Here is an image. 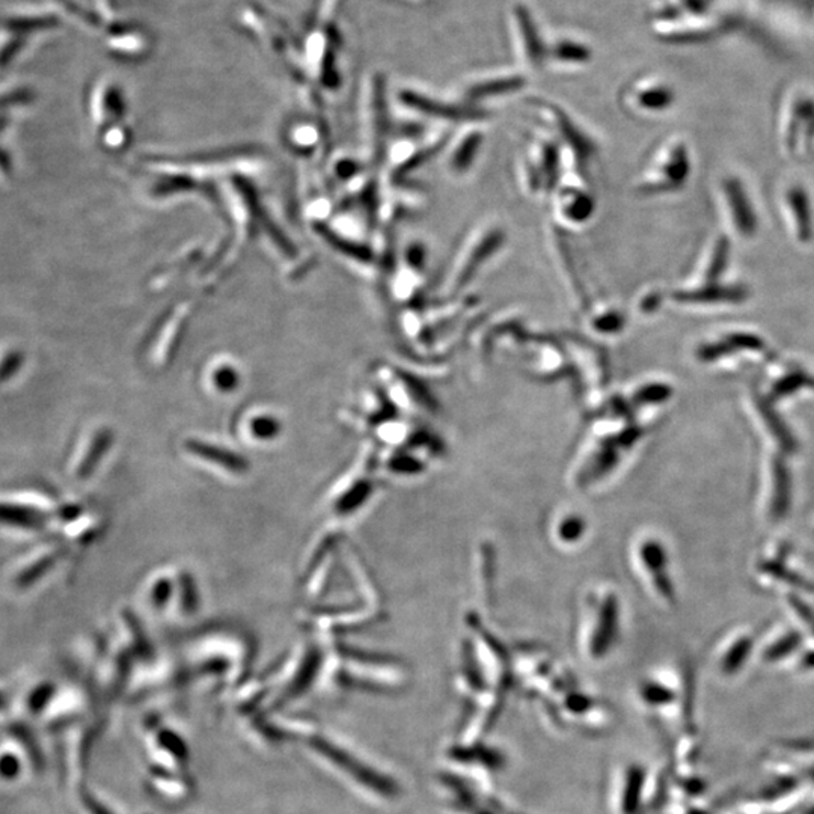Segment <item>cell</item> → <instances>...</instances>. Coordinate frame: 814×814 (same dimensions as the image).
<instances>
[{"label":"cell","mask_w":814,"mask_h":814,"mask_svg":"<svg viewBox=\"0 0 814 814\" xmlns=\"http://www.w3.org/2000/svg\"><path fill=\"white\" fill-rule=\"evenodd\" d=\"M504 233L494 223H484L474 228L466 235L454 260L448 267L446 278L441 284L443 299H453L459 292L470 283L472 276L477 274L479 268L488 262L492 255L503 246Z\"/></svg>","instance_id":"6da1fadb"},{"label":"cell","mask_w":814,"mask_h":814,"mask_svg":"<svg viewBox=\"0 0 814 814\" xmlns=\"http://www.w3.org/2000/svg\"><path fill=\"white\" fill-rule=\"evenodd\" d=\"M240 22L267 51L274 52L279 58L299 61L295 38L290 30L285 28L274 15L268 14L258 6H248L240 12Z\"/></svg>","instance_id":"7a4b0ae2"},{"label":"cell","mask_w":814,"mask_h":814,"mask_svg":"<svg viewBox=\"0 0 814 814\" xmlns=\"http://www.w3.org/2000/svg\"><path fill=\"white\" fill-rule=\"evenodd\" d=\"M553 213L563 226H584L594 213L592 195L580 183L559 182L553 189Z\"/></svg>","instance_id":"3957f363"},{"label":"cell","mask_w":814,"mask_h":814,"mask_svg":"<svg viewBox=\"0 0 814 814\" xmlns=\"http://www.w3.org/2000/svg\"><path fill=\"white\" fill-rule=\"evenodd\" d=\"M483 132L477 125H468L450 140L446 161L451 174L462 175L470 170L483 144Z\"/></svg>","instance_id":"277c9868"},{"label":"cell","mask_w":814,"mask_h":814,"mask_svg":"<svg viewBox=\"0 0 814 814\" xmlns=\"http://www.w3.org/2000/svg\"><path fill=\"white\" fill-rule=\"evenodd\" d=\"M403 101H406L407 106L417 109L422 113H429V117L439 118V120L446 121H479V112L472 111V109L460 108V106H451L446 103H439L437 100L427 99L421 94L406 92L403 96Z\"/></svg>","instance_id":"5b68a950"},{"label":"cell","mask_w":814,"mask_h":814,"mask_svg":"<svg viewBox=\"0 0 814 814\" xmlns=\"http://www.w3.org/2000/svg\"><path fill=\"white\" fill-rule=\"evenodd\" d=\"M551 250L553 262H556L560 274H563L565 288H568L570 295H573L572 297L575 304L584 305V290H582L580 276L576 275L575 263H572V260H570L568 244L557 233L552 234Z\"/></svg>","instance_id":"8992f818"},{"label":"cell","mask_w":814,"mask_h":814,"mask_svg":"<svg viewBox=\"0 0 814 814\" xmlns=\"http://www.w3.org/2000/svg\"><path fill=\"white\" fill-rule=\"evenodd\" d=\"M587 309V328L596 336H617L625 328V317L614 305L600 304L597 307Z\"/></svg>","instance_id":"52a82bcc"},{"label":"cell","mask_w":814,"mask_h":814,"mask_svg":"<svg viewBox=\"0 0 814 814\" xmlns=\"http://www.w3.org/2000/svg\"><path fill=\"white\" fill-rule=\"evenodd\" d=\"M522 77L515 75L495 76L491 77V79L484 77L482 80L472 81L470 88L466 89V97L470 100H482L486 99V97L510 92L512 89L522 87Z\"/></svg>","instance_id":"ba28073f"},{"label":"cell","mask_w":814,"mask_h":814,"mask_svg":"<svg viewBox=\"0 0 814 814\" xmlns=\"http://www.w3.org/2000/svg\"><path fill=\"white\" fill-rule=\"evenodd\" d=\"M626 101H629V106L640 111H659L663 106H667L669 101V94L663 91L661 88L646 87L645 84L635 85L629 89Z\"/></svg>","instance_id":"9c48e42d"},{"label":"cell","mask_w":814,"mask_h":814,"mask_svg":"<svg viewBox=\"0 0 814 814\" xmlns=\"http://www.w3.org/2000/svg\"><path fill=\"white\" fill-rule=\"evenodd\" d=\"M585 532L584 520L580 516L572 515L565 516L557 522L556 536L557 539L561 540V543L572 544L576 543L582 539Z\"/></svg>","instance_id":"30bf717a"},{"label":"cell","mask_w":814,"mask_h":814,"mask_svg":"<svg viewBox=\"0 0 814 814\" xmlns=\"http://www.w3.org/2000/svg\"><path fill=\"white\" fill-rule=\"evenodd\" d=\"M120 31L121 32L117 35V38H112V44L117 52L141 53L144 51L146 47V40L145 36L142 35V32L129 30V28H124V30Z\"/></svg>","instance_id":"8fae6325"},{"label":"cell","mask_w":814,"mask_h":814,"mask_svg":"<svg viewBox=\"0 0 814 814\" xmlns=\"http://www.w3.org/2000/svg\"><path fill=\"white\" fill-rule=\"evenodd\" d=\"M23 362L24 353L20 352V350H12V352L8 353L2 362H0V385L14 376L22 369Z\"/></svg>","instance_id":"7c38bea8"},{"label":"cell","mask_w":814,"mask_h":814,"mask_svg":"<svg viewBox=\"0 0 814 814\" xmlns=\"http://www.w3.org/2000/svg\"><path fill=\"white\" fill-rule=\"evenodd\" d=\"M0 519L8 520V522L19 525H34L40 522L38 516L31 515V513L24 510H18V508H0Z\"/></svg>","instance_id":"4fadbf2b"},{"label":"cell","mask_w":814,"mask_h":814,"mask_svg":"<svg viewBox=\"0 0 814 814\" xmlns=\"http://www.w3.org/2000/svg\"><path fill=\"white\" fill-rule=\"evenodd\" d=\"M51 559L40 561V563L34 565V568L26 570V573H24V575L20 578V584L26 585L30 584V582L35 581L36 578L43 575V573L46 572V570L51 568Z\"/></svg>","instance_id":"5bb4252c"},{"label":"cell","mask_w":814,"mask_h":814,"mask_svg":"<svg viewBox=\"0 0 814 814\" xmlns=\"http://www.w3.org/2000/svg\"><path fill=\"white\" fill-rule=\"evenodd\" d=\"M12 169V162L10 154L6 150L0 148V170L10 174Z\"/></svg>","instance_id":"9a60e30c"}]
</instances>
